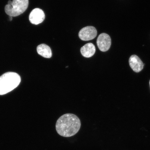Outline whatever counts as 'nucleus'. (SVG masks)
Returning a JSON list of instances; mask_svg holds the SVG:
<instances>
[{"label":"nucleus","instance_id":"12","mask_svg":"<svg viewBox=\"0 0 150 150\" xmlns=\"http://www.w3.org/2000/svg\"><path fill=\"white\" fill-rule=\"evenodd\" d=\"M149 83H150V80Z\"/></svg>","mask_w":150,"mask_h":150},{"label":"nucleus","instance_id":"2","mask_svg":"<svg viewBox=\"0 0 150 150\" xmlns=\"http://www.w3.org/2000/svg\"><path fill=\"white\" fill-rule=\"evenodd\" d=\"M20 76L13 72L5 73L0 76V95H5L16 88L20 84Z\"/></svg>","mask_w":150,"mask_h":150},{"label":"nucleus","instance_id":"6","mask_svg":"<svg viewBox=\"0 0 150 150\" xmlns=\"http://www.w3.org/2000/svg\"><path fill=\"white\" fill-rule=\"evenodd\" d=\"M45 18V14L44 11L39 8L33 9L29 16L30 22L35 25H38L42 23Z\"/></svg>","mask_w":150,"mask_h":150},{"label":"nucleus","instance_id":"11","mask_svg":"<svg viewBox=\"0 0 150 150\" xmlns=\"http://www.w3.org/2000/svg\"><path fill=\"white\" fill-rule=\"evenodd\" d=\"M9 18H10V21L12 20V16H9Z\"/></svg>","mask_w":150,"mask_h":150},{"label":"nucleus","instance_id":"7","mask_svg":"<svg viewBox=\"0 0 150 150\" xmlns=\"http://www.w3.org/2000/svg\"><path fill=\"white\" fill-rule=\"evenodd\" d=\"M129 65L134 72H139L143 69L144 64L140 58L136 55L131 56L129 59Z\"/></svg>","mask_w":150,"mask_h":150},{"label":"nucleus","instance_id":"1","mask_svg":"<svg viewBox=\"0 0 150 150\" xmlns=\"http://www.w3.org/2000/svg\"><path fill=\"white\" fill-rule=\"evenodd\" d=\"M81 123L77 116L72 114H66L56 122V129L59 135L65 137L74 136L79 131Z\"/></svg>","mask_w":150,"mask_h":150},{"label":"nucleus","instance_id":"4","mask_svg":"<svg viewBox=\"0 0 150 150\" xmlns=\"http://www.w3.org/2000/svg\"><path fill=\"white\" fill-rule=\"evenodd\" d=\"M97 44L100 51L106 52L109 50L111 46V38L107 34L101 33L97 39Z\"/></svg>","mask_w":150,"mask_h":150},{"label":"nucleus","instance_id":"5","mask_svg":"<svg viewBox=\"0 0 150 150\" xmlns=\"http://www.w3.org/2000/svg\"><path fill=\"white\" fill-rule=\"evenodd\" d=\"M97 35V30L93 26H87L83 28L81 30L79 33L80 38L83 41L92 40L96 37Z\"/></svg>","mask_w":150,"mask_h":150},{"label":"nucleus","instance_id":"10","mask_svg":"<svg viewBox=\"0 0 150 150\" xmlns=\"http://www.w3.org/2000/svg\"><path fill=\"white\" fill-rule=\"evenodd\" d=\"M12 1H9L8 2V4L9 5H11L12 4Z\"/></svg>","mask_w":150,"mask_h":150},{"label":"nucleus","instance_id":"8","mask_svg":"<svg viewBox=\"0 0 150 150\" xmlns=\"http://www.w3.org/2000/svg\"><path fill=\"white\" fill-rule=\"evenodd\" d=\"M80 52L83 57L86 58L91 57L95 53V47L92 43H88L81 48Z\"/></svg>","mask_w":150,"mask_h":150},{"label":"nucleus","instance_id":"3","mask_svg":"<svg viewBox=\"0 0 150 150\" xmlns=\"http://www.w3.org/2000/svg\"><path fill=\"white\" fill-rule=\"evenodd\" d=\"M28 5L29 0H13L12 5L5 6V12L9 16H17L25 12Z\"/></svg>","mask_w":150,"mask_h":150},{"label":"nucleus","instance_id":"9","mask_svg":"<svg viewBox=\"0 0 150 150\" xmlns=\"http://www.w3.org/2000/svg\"><path fill=\"white\" fill-rule=\"evenodd\" d=\"M38 53L42 57L50 59L52 56V52L50 47L45 44H42L38 46Z\"/></svg>","mask_w":150,"mask_h":150}]
</instances>
